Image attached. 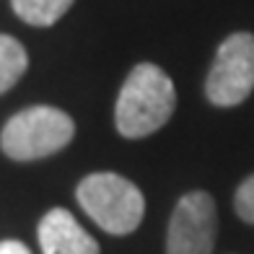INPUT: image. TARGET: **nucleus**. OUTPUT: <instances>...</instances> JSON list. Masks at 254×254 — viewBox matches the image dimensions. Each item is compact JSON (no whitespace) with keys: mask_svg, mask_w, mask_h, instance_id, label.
Wrapping results in <instances>:
<instances>
[{"mask_svg":"<svg viewBox=\"0 0 254 254\" xmlns=\"http://www.w3.org/2000/svg\"><path fill=\"white\" fill-rule=\"evenodd\" d=\"M174 109L177 91L166 70H161L153 63H140L122 83L114 109V125L122 137L137 140L161 130L171 120Z\"/></svg>","mask_w":254,"mask_h":254,"instance_id":"obj_1","label":"nucleus"},{"mask_svg":"<svg viewBox=\"0 0 254 254\" xmlns=\"http://www.w3.org/2000/svg\"><path fill=\"white\" fill-rule=\"evenodd\" d=\"M75 197L91 221L114 236L132 234L145 215L143 192L130 179L109 171L88 174L78 184Z\"/></svg>","mask_w":254,"mask_h":254,"instance_id":"obj_2","label":"nucleus"},{"mask_svg":"<svg viewBox=\"0 0 254 254\" xmlns=\"http://www.w3.org/2000/svg\"><path fill=\"white\" fill-rule=\"evenodd\" d=\"M73 135L75 122L70 114L57 107H29L5 122L0 148L13 161H37L63 151Z\"/></svg>","mask_w":254,"mask_h":254,"instance_id":"obj_3","label":"nucleus"},{"mask_svg":"<svg viewBox=\"0 0 254 254\" xmlns=\"http://www.w3.org/2000/svg\"><path fill=\"white\" fill-rule=\"evenodd\" d=\"M254 88V34L236 31L218 47L205 80V94L215 107H236Z\"/></svg>","mask_w":254,"mask_h":254,"instance_id":"obj_4","label":"nucleus"},{"mask_svg":"<svg viewBox=\"0 0 254 254\" xmlns=\"http://www.w3.org/2000/svg\"><path fill=\"white\" fill-rule=\"evenodd\" d=\"M218 231L215 202L207 192H187L169 221L166 254H210Z\"/></svg>","mask_w":254,"mask_h":254,"instance_id":"obj_5","label":"nucleus"},{"mask_svg":"<svg viewBox=\"0 0 254 254\" xmlns=\"http://www.w3.org/2000/svg\"><path fill=\"white\" fill-rule=\"evenodd\" d=\"M42 254H99V244L70 210L52 207L39 221Z\"/></svg>","mask_w":254,"mask_h":254,"instance_id":"obj_6","label":"nucleus"},{"mask_svg":"<svg viewBox=\"0 0 254 254\" xmlns=\"http://www.w3.org/2000/svg\"><path fill=\"white\" fill-rule=\"evenodd\" d=\"M75 0H10L13 13L31 26H52L57 24Z\"/></svg>","mask_w":254,"mask_h":254,"instance_id":"obj_7","label":"nucleus"},{"mask_svg":"<svg viewBox=\"0 0 254 254\" xmlns=\"http://www.w3.org/2000/svg\"><path fill=\"white\" fill-rule=\"evenodd\" d=\"M26 67H29V57L24 44L8 37V34H0V94L13 88L18 78L26 73Z\"/></svg>","mask_w":254,"mask_h":254,"instance_id":"obj_8","label":"nucleus"},{"mask_svg":"<svg viewBox=\"0 0 254 254\" xmlns=\"http://www.w3.org/2000/svg\"><path fill=\"white\" fill-rule=\"evenodd\" d=\"M234 207H236V215L244 223H254V174L239 184L236 197H234Z\"/></svg>","mask_w":254,"mask_h":254,"instance_id":"obj_9","label":"nucleus"},{"mask_svg":"<svg viewBox=\"0 0 254 254\" xmlns=\"http://www.w3.org/2000/svg\"><path fill=\"white\" fill-rule=\"evenodd\" d=\"M0 254H31L29 247L24 241H16V239H5L0 241Z\"/></svg>","mask_w":254,"mask_h":254,"instance_id":"obj_10","label":"nucleus"}]
</instances>
